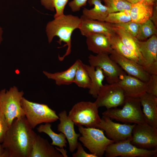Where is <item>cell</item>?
Returning a JSON list of instances; mask_svg holds the SVG:
<instances>
[{
	"label": "cell",
	"mask_w": 157,
	"mask_h": 157,
	"mask_svg": "<svg viewBox=\"0 0 157 157\" xmlns=\"http://www.w3.org/2000/svg\"><path fill=\"white\" fill-rule=\"evenodd\" d=\"M36 135L25 116L16 118L9 127L2 144L9 157H30Z\"/></svg>",
	"instance_id": "1"
},
{
	"label": "cell",
	"mask_w": 157,
	"mask_h": 157,
	"mask_svg": "<svg viewBox=\"0 0 157 157\" xmlns=\"http://www.w3.org/2000/svg\"><path fill=\"white\" fill-rule=\"evenodd\" d=\"M81 21L80 18L77 16L64 14L47 23L45 30L49 43H50L54 37L57 36L59 38L57 42L60 44L62 42L65 43L62 47L67 46L65 54L62 56H58L59 60L63 61L70 54L72 34L75 30L79 29Z\"/></svg>",
	"instance_id": "2"
},
{
	"label": "cell",
	"mask_w": 157,
	"mask_h": 157,
	"mask_svg": "<svg viewBox=\"0 0 157 157\" xmlns=\"http://www.w3.org/2000/svg\"><path fill=\"white\" fill-rule=\"evenodd\" d=\"M123 105L122 109H108L102 115L125 123L148 124L141 109L139 98L126 97Z\"/></svg>",
	"instance_id": "3"
},
{
	"label": "cell",
	"mask_w": 157,
	"mask_h": 157,
	"mask_svg": "<svg viewBox=\"0 0 157 157\" xmlns=\"http://www.w3.org/2000/svg\"><path fill=\"white\" fill-rule=\"evenodd\" d=\"M24 94L15 86L8 90L3 89L0 91V110L4 115L9 126L14 119L25 116L21 105Z\"/></svg>",
	"instance_id": "4"
},
{
	"label": "cell",
	"mask_w": 157,
	"mask_h": 157,
	"mask_svg": "<svg viewBox=\"0 0 157 157\" xmlns=\"http://www.w3.org/2000/svg\"><path fill=\"white\" fill-rule=\"evenodd\" d=\"M21 105L30 126L34 129L42 123H51L59 119L56 112L45 104L30 101L23 97Z\"/></svg>",
	"instance_id": "5"
},
{
	"label": "cell",
	"mask_w": 157,
	"mask_h": 157,
	"mask_svg": "<svg viewBox=\"0 0 157 157\" xmlns=\"http://www.w3.org/2000/svg\"><path fill=\"white\" fill-rule=\"evenodd\" d=\"M98 108L94 102L80 101L72 106L68 115L78 126L97 128L101 119Z\"/></svg>",
	"instance_id": "6"
},
{
	"label": "cell",
	"mask_w": 157,
	"mask_h": 157,
	"mask_svg": "<svg viewBox=\"0 0 157 157\" xmlns=\"http://www.w3.org/2000/svg\"><path fill=\"white\" fill-rule=\"evenodd\" d=\"M78 127L81 134L78 138L79 140L91 153L97 157L103 156L107 147L114 143L105 136L102 130L97 128H85L83 126Z\"/></svg>",
	"instance_id": "7"
},
{
	"label": "cell",
	"mask_w": 157,
	"mask_h": 157,
	"mask_svg": "<svg viewBox=\"0 0 157 157\" xmlns=\"http://www.w3.org/2000/svg\"><path fill=\"white\" fill-rule=\"evenodd\" d=\"M131 138L109 145L105 151L107 157H156L157 149H147L137 147L131 142Z\"/></svg>",
	"instance_id": "8"
},
{
	"label": "cell",
	"mask_w": 157,
	"mask_h": 157,
	"mask_svg": "<svg viewBox=\"0 0 157 157\" xmlns=\"http://www.w3.org/2000/svg\"><path fill=\"white\" fill-rule=\"evenodd\" d=\"M126 96L123 90L116 83L103 85L94 103L97 107L107 109L123 105Z\"/></svg>",
	"instance_id": "9"
},
{
	"label": "cell",
	"mask_w": 157,
	"mask_h": 157,
	"mask_svg": "<svg viewBox=\"0 0 157 157\" xmlns=\"http://www.w3.org/2000/svg\"><path fill=\"white\" fill-rule=\"evenodd\" d=\"M88 62L90 65L95 67H99L102 69L109 84L117 83L120 76L126 74L108 54H90L88 56Z\"/></svg>",
	"instance_id": "10"
},
{
	"label": "cell",
	"mask_w": 157,
	"mask_h": 157,
	"mask_svg": "<svg viewBox=\"0 0 157 157\" xmlns=\"http://www.w3.org/2000/svg\"><path fill=\"white\" fill-rule=\"evenodd\" d=\"M131 142L138 148L147 149H157V129L148 124H135Z\"/></svg>",
	"instance_id": "11"
},
{
	"label": "cell",
	"mask_w": 157,
	"mask_h": 157,
	"mask_svg": "<svg viewBox=\"0 0 157 157\" xmlns=\"http://www.w3.org/2000/svg\"><path fill=\"white\" fill-rule=\"evenodd\" d=\"M135 124L116 123L110 117L103 115L97 128L105 131L108 138L116 143L131 138Z\"/></svg>",
	"instance_id": "12"
},
{
	"label": "cell",
	"mask_w": 157,
	"mask_h": 157,
	"mask_svg": "<svg viewBox=\"0 0 157 157\" xmlns=\"http://www.w3.org/2000/svg\"><path fill=\"white\" fill-rule=\"evenodd\" d=\"M144 60L142 67L150 75L157 74V36L154 35L144 41L137 40Z\"/></svg>",
	"instance_id": "13"
},
{
	"label": "cell",
	"mask_w": 157,
	"mask_h": 157,
	"mask_svg": "<svg viewBox=\"0 0 157 157\" xmlns=\"http://www.w3.org/2000/svg\"><path fill=\"white\" fill-rule=\"evenodd\" d=\"M109 56L128 75L146 83L149 81L150 75L138 63L122 56L113 50Z\"/></svg>",
	"instance_id": "14"
},
{
	"label": "cell",
	"mask_w": 157,
	"mask_h": 157,
	"mask_svg": "<svg viewBox=\"0 0 157 157\" xmlns=\"http://www.w3.org/2000/svg\"><path fill=\"white\" fill-rule=\"evenodd\" d=\"M116 83L123 90L126 97L139 98L146 92V83L133 76L124 74Z\"/></svg>",
	"instance_id": "15"
},
{
	"label": "cell",
	"mask_w": 157,
	"mask_h": 157,
	"mask_svg": "<svg viewBox=\"0 0 157 157\" xmlns=\"http://www.w3.org/2000/svg\"><path fill=\"white\" fill-rule=\"evenodd\" d=\"M58 116L60 123L57 126L58 131L65 135L68 142L69 150L73 152L76 149L78 142V140L81 135L75 132L74 124L68 117L66 110L61 112Z\"/></svg>",
	"instance_id": "16"
},
{
	"label": "cell",
	"mask_w": 157,
	"mask_h": 157,
	"mask_svg": "<svg viewBox=\"0 0 157 157\" xmlns=\"http://www.w3.org/2000/svg\"><path fill=\"white\" fill-rule=\"evenodd\" d=\"M79 28L81 34L86 37L94 33L103 34L108 37L115 33L112 24L106 21L87 19L81 17Z\"/></svg>",
	"instance_id": "17"
},
{
	"label": "cell",
	"mask_w": 157,
	"mask_h": 157,
	"mask_svg": "<svg viewBox=\"0 0 157 157\" xmlns=\"http://www.w3.org/2000/svg\"><path fill=\"white\" fill-rule=\"evenodd\" d=\"M86 43L88 49L97 54L106 53L110 54L113 49L108 37L101 33H94L86 37Z\"/></svg>",
	"instance_id": "18"
},
{
	"label": "cell",
	"mask_w": 157,
	"mask_h": 157,
	"mask_svg": "<svg viewBox=\"0 0 157 157\" xmlns=\"http://www.w3.org/2000/svg\"><path fill=\"white\" fill-rule=\"evenodd\" d=\"M30 157H63L48 140L37 134L33 143Z\"/></svg>",
	"instance_id": "19"
},
{
	"label": "cell",
	"mask_w": 157,
	"mask_h": 157,
	"mask_svg": "<svg viewBox=\"0 0 157 157\" xmlns=\"http://www.w3.org/2000/svg\"><path fill=\"white\" fill-rule=\"evenodd\" d=\"M143 113L148 124L157 129V97L145 92L139 97Z\"/></svg>",
	"instance_id": "20"
},
{
	"label": "cell",
	"mask_w": 157,
	"mask_h": 157,
	"mask_svg": "<svg viewBox=\"0 0 157 157\" xmlns=\"http://www.w3.org/2000/svg\"><path fill=\"white\" fill-rule=\"evenodd\" d=\"M155 4L145 1L132 4L129 11L131 21L142 24L150 19L152 15Z\"/></svg>",
	"instance_id": "21"
},
{
	"label": "cell",
	"mask_w": 157,
	"mask_h": 157,
	"mask_svg": "<svg viewBox=\"0 0 157 157\" xmlns=\"http://www.w3.org/2000/svg\"><path fill=\"white\" fill-rule=\"evenodd\" d=\"M79 60H76L72 66L64 71L52 73L44 71L43 73L48 78L54 80L56 84L58 85H70L74 83Z\"/></svg>",
	"instance_id": "22"
},
{
	"label": "cell",
	"mask_w": 157,
	"mask_h": 157,
	"mask_svg": "<svg viewBox=\"0 0 157 157\" xmlns=\"http://www.w3.org/2000/svg\"><path fill=\"white\" fill-rule=\"evenodd\" d=\"M90 5L94 7L90 9L84 8L82 11V17L87 19L105 21L109 13L108 9L101 3V0H88Z\"/></svg>",
	"instance_id": "23"
},
{
	"label": "cell",
	"mask_w": 157,
	"mask_h": 157,
	"mask_svg": "<svg viewBox=\"0 0 157 157\" xmlns=\"http://www.w3.org/2000/svg\"><path fill=\"white\" fill-rule=\"evenodd\" d=\"M91 81V85L89 93L96 98L99 90L103 85V81L105 77L102 69L99 67H94L84 64Z\"/></svg>",
	"instance_id": "24"
},
{
	"label": "cell",
	"mask_w": 157,
	"mask_h": 157,
	"mask_svg": "<svg viewBox=\"0 0 157 157\" xmlns=\"http://www.w3.org/2000/svg\"><path fill=\"white\" fill-rule=\"evenodd\" d=\"M113 26L116 33L118 35L123 43L129 50L135 53L138 57L140 60V65L142 67L144 64V60L137 43L138 39L123 28L119 27Z\"/></svg>",
	"instance_id": "25"
},
{
	"label": "cell",
	"mask_w": 157,
	"mask_h": 157,
	"mask_svg": "<svg viewBox=\"0 0 157 157\" xmlns=\"http://www.w3.org/2000/svg\"><path fill=\"white\" fill-rule=\"evenodd\" d=\"M113 49L120 55L140 65L139 59L133 52L127 48L115 33L108 37Z\"/></svg>",
	"instance_id": "26"
},
{
	"label": "cell",
	"mask_w": 157,
	"mask_h": 157,
	"mask_svg": "<svg viewBox=\"0 0 157 157\" xmlns=\"http://www.w3.org/2000/svg\"><path fill=\"white\" fill-rule=\"evenodd\" d=\"M51 126V124L49 123L41 124L37 128V131L47 134L52 140L51 144V145L57 146L60 148L66 147L67 142L65 135L61 132L59 134L55 133L52 130Z\"/></svg>",
	"instance_id": "27"
},
{
	"label": "cell",
	"mask_w": 157,
	"mask_h": 157,
	"mask_svg": "<svg viewBox=\"0 0 157 157\" xmlns=\"http://www.w3.org/2000/svg\"><path fill=\"white\" fill-rule=\"evenodd\" d=\"M74 83L78 86L83 88L89 89L91 86L90 78L84 63L80 59L76 72Z\"/></svg>",
	"instance_id": "28"
},
{
	"label": "cell",
	"mask_w": 157,
	"mask_h": 157,
	"mask_svg": "<svg viewBox=\"0 0 157 157\" xmlns=\"http://www.w3.org/2000/svg\"><path fill=\"white\" fill-rule=\"evenodd\" d=\"M156 27L151 19L140 24L139 28L136 38L142 41L148 39L152 35H157Z\"/></svg>",
	"instance_id": "29"
},
{
	"label": "cell",
	"mask_w": 157,
	"mask_h": 157,
	"mask_svg": "<svg viewBox=\"0 0 157 157\" xmlns=\"http://www.w3.org/2000/svg\"><path fill=\"white\" fill-rule=\"evenodd\" d=\"M69 0H40L41 4L46 9L51 11L56 10L54 18L63 15L65 6Z\"/></svg>",
	"instance_id": "30"
},
{
	"label": "cell",
	"mask_w": 157,
	"mask_h": 157,
	"mask_svg": "<svg viewBox=\"0 0 157 157\" xmlns=\"http://www.w3.org/2000/svg\"><path fill=\"white\" fill-rule=\"evenodd\" d=\"M108 8L109 13L130 11L131 4L125 0H101Z\"/></svg>",
	"instance_id": "31"
},
{
	"label": "cell",
	"mask_w": 157,
	"mask_h": 157,
	"mask_svg": "<svg viewBox=\"0 0 157 157\" xmlns=\"http://www.w3.org/2000/svg\"><path fill=\"white\" fill-rule=\"evenodd\" d=\"M131 21L129 11L109 13L105 21L111 24H119Z\"/></svg>",
	"instance_id": "32"
},
{
	"label": "cell",
	"mask_w": 157,
	"mask_h": 157,
	"mask_svg": "<svg viewBox=\"0 0 157 157\" xmlns=\"http://www.w3.org/2000/svg\"><path fill=\"white\" fill-rule=\"evenodd\" d=\"M114 26L122 28L136 37L138 32L140 24L131 21L119 24H112Z\"/></svg>",
	"instance_id": "33"
},
{
	"label": "cell",
	"mask_w": 157,
	"mask_h": 157,
	"mask_svg": "<svg viewBox=\"0 0 157 157\" xmlns=\"http://www.w3.org/2000/svg\"><path fill=\"white\" fill-rule=\"evenodd\" d=\"M146 84V92L157 97V74L151 75Z\"/></svg>",
	"instance_id": "34"
},
{
	"label": "cell",
	"mask_w": 157,
	"mask_h": 157,
	"mask_svg": "<svg viewBox=\"0 0 157 157\" xmlns=\"http://www.w3.org/2000/svg\"><path fill=\"white\" fill-rule=\"evenodd\" d=\"M9 127L6 118L0 110V143L3 142L4 136Z\"/></svg>",
	"instance_id": "35"
},
{
	"label": "cell",
	"mask_w": 157,
	"mask_h": 157,
	"mask_svg": "<svg viewBox=\"0 0 157 157\" xmlns=\"http://www.w3.org/2000/svg\"><path fill=\"white\" fill-rule=\"evenodd\" d=\"M88 0H73L68 3V5L72 12L79 11L81 8L86 5Z\"/></svg>",
	"instance_id": "36"
},
{
	"label": "cell",
	"mask_w": 157,
	"mask_h": 157,
	"mask_svg": "<svg viewBox=\"0 0 157 157\" xmlns=\"http://www.w3.org/2000/svg\"><path fill=\"white\" fill-rule=\"evenodd\" d=\"M76 148V152L72 154L73 157H97L93 154H89L85 152L79 142H78Z\"/></svg>",
	"instance_id": "37"
},
{
	"label": "cell",
	"mask_w": 157,
	"mask_h": 157,
	"mask_svg": "<svg viewBox=\"0 0 157 157\" xmlns=\"http://www.w3.org/2000/svg\"><path fill=\"white\" fill-rule=\"evenodd\" d=\"M157 3H156L154 5L152 15L150 19L152 21L156 27L157 25Z\"/></svg>",
	"instance_id": "38"
},
{
	"label": "cell",
	"mask_w": 157,
	"mask_h": 157,
	"mask_svg": "<svg viewBox=\"0 0 157 157\" xmlns=\"http://www.w3.org/2000/svg\"><path fill=\"white\" fill-rule=\"evenodd\" d=\"M131 4H133L141 1H145L154 4L157 3V0H125Z\"/></svg>",
	"instance_id": "39"
},
{
	"label": "cell",
	"mask_w": 157,
	"mask_h": 157,
	"mask_svg": "<svg viewBox=\"0 0 157 157\" xmlns=\"http://www.w3.org/2000/svg\"><path fill=\"white\" fill-rule=\"evenodd\" d=\"M0 157H9L8 153L3 147L2 144L0 143Z\"/></svg>",
	"instance_id": "40"
},
{
	"label": "cell",
	"mask_w": 157,
	"mask_h": 157,
	"mask_svg": "<svg viewBox=\"0 0 157 157\" xmlns=\"http://www.w3.org/2000/svg\"><path fill=\"white\" fill-rule=\"evenodd\" d=\"M59 152L64 157H67V155L66 154L67 151L66 150L64 149L63 148H59L57 147H55Z\"/></svg>",
	"instance_id": "41"
},
{
	"label": "cell",
	"mask_w": 157,
	"mask_h": 157,
	"mask_svg": "<svg viewBox=\"0 0 157 157\" xmlns=\"http://www.w3.org/2000/svg\"><path fill=\"white\" fill-rule=\"evenodd\" d=\"M3 30L2 28L0 26V44L3 40Z\"/></svg>",
	"instance_id": "42"
}]
</instances>
